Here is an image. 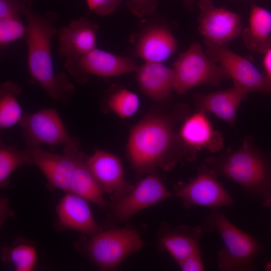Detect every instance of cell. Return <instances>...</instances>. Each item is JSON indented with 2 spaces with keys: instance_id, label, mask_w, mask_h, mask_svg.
Wrapping results in <instances>:
<instances>
[{
  "instance_id": "obj_1",
  "label": "cell",
  "mask_w": 271,
  "mask_h": 271,
  "mask_svg": "<svg viewBox=\"0 0 271 271\" xmlns=\"http://www.w3.org/2000/svg\"><path fill=\"white\" fill-rule=\"evenodd\" d=\"M184 108L179 107L170 114L149 113L132 127L126 153L138 176L156 173L158 168L170 171L185 158L182 143L174 129Z\"/></svg>"
},
{
  "instance_id": "obj_2",
  "label": "cell",
  "mask_w": 271,
  "mask_h": 271,
  "mask_svg": "<svg viewBox=\"0 0 271 271\" xmlns=\"http://www.w3.org/2000/svg\"><path fill=\"white\" fill-rule=\"evenodd\" d=\"M24 17L27 19L25 38L31 78L52 99L66 105L70 103L75 86L66 74L55 71L52 57V40L58 31V14L49 11L42 15L31 10Z\"/></svg>"
},
{
  "instance_id": "obj_3",
  "label": "cell",
  "mask_w": 271,
  "mask_h": 271,
  "mask_svg": "<svg viewBox=\"0 0 271 271\" xmlns=\"http://www.w3.org/2000/svg\"><path fill=\"white\" fill-rule=\"evenodd\" d=\"M205 165L249 194L264 200L271 194V161L249 138L236 150L208 158Z\"/></svg>"
},
{
  "instance_id": "obj_4",
  "label": "cell",
  "mask_w": 271,
  "mask_h": 271,
  "mask_svg": "<svg viewBox=\"0 0 271 271\" xmlns=\"http://www.w3.org/2000/svg\"><path fill=\"white\" fill-rule=\"evenodd\" d=\"M87 237L82 235L79 237L74 243V248L102 270L115 269L145 245L140 232L131 225L102 229Z\"/></svg>"
},
{
  "instance_id": "obj_5",
  "label": "cell",
  "mask_w": 271,
  "mask_h": 271,
  "mask_svg": "<svg viewBox=\"0 0 271 271\" xmlns=\"http://www.w3.org/2000/svg\"><path fill=\"white\" fill-rule=\"evenodd\" d=\"M203 228L216 231L222 240L224 247L217 253L220 270L248 271L253 268L260 246L250 234L238 228L215 208L204 218Z\"/></svg>"
},
{
  "instance_id": "obj_6",
  "label": "cell",
  "mask_w": 271,
  "mask_h": 271,
  "mask_svg": "<svg viewBox=\"0 0 271 271\" xmlns=\"http://www.w3.org/2000/svg\"><path fill=\"white\" fill-rule=\"evenodd\" d=\"M173 69L174 90L179 94L201 84L217 86L223 80L229 79L224 69L211 60L196 42L178 57Z\"/></svg>"
},
{
  "instance_id": "obj_7",
  "label": "cell",
  "mask_w": 271,
  "mask_h": 271,
  "mask_svg": "<svg viewBox=\"0 0 271 271\" xmlns=\"http://www.w3.org/2000/svg\"><path fill=\"white\" fill-rule=\"evenodd\" d=\"M64 67L71 79L79 84L86 83L89 74L105 77L116 76L136 71L138 68L128 57L96 47L85 54L66 58Z\"/></svg>"
},
{
  "instance_id": "obj_8",
  "label": "cell",
  "mask_w": 271,
  "mask_h": 271,
  "mask_svg": "<svg viewBox=\"0 0 271 271\" xmlns=\"http://www.w3.org/2000/svg\"><path fill=\"white\" fill-rule=\"evenodd\" d=\"M80 142L78 138L72 137L64 145L62 154H56L43 150L40 146H27L34 165L43 173L50 189L69 191L70 184L76 169L77 161L81 155Z\"/></svg>"
},
{
  "instance_id": "obj_9",
  "label": "cell",
  "mask_w": 271,
  "mask_h": 271,
  "mask_svg": "<svg viewBox=\"0 0 271 271\" xmlns=\"http://www.w3.org/2000/svg\"><path fill=\"white\" fill-rule=\"evenodd\" d=\"M217 177L209 168L202 165L195 178L188 182L176 184L173 195L180 198L187 209L193 206L214 209L232 205V198Z\"/></svg>"
},
{
  "instance_id": "obj_10",
  "label": "cell",
  "mask_w": 271,
  "mask_h": 271,
  "mask_svg": "<svg viewBox=\"0 0 271 271\" xmlns=\"http://www.w3.org/2000/svg\"><path fill=\"white\" fill-rule=\"evenodd\" d=\"M207 56L226 71L233 85L246 92L271 95V87L261 73L249 60L234 53L226 45L206 46Z\"/></svg>"
},
{
  "instance_id": "obj_11",
  "label": "cell",
  "mask_w": 271,
  "mask_h": 271,
  "mask_svg": "<svg viewBox=\"0 0 271 271\" xmlns=\"http://www.w3.org/2000/svg\"><path fill=\"white\" fill-rule=\"evenodd\" d=\"M198 30L204 44L226 45L242 32L240 16L222 7H217L211 0H199Z\"/></svg>"
},
{
  "instance_id": "obj_12",
  "label": "cell",
  "mask_w": 271,
  "mask_h": 271,
  "mask_svg": "<svg viewBox=\"0 0 271 271\" xmlns=\"http://www.w3.org/2000/svg\"><path fill=\"white\" fill-rule=\"evenodd\" d=\"M174 196L157 173L149 174L140 180L120 199L111 201V216L123 222L138 212Z\"/></svg>"
},
{
  "instance_id": "obj_13",
  "label": "cell",
  "mask_w": 271,
  "mask_h": 271,
  "mask_svg": "<svg viewBox=\"0 0 271 271\" xmlns=\"http://www.w3.org/2000/svg\"><path fill=\"white\" fill-rule=\"evenodd\" d=\"M19 123L26 147L64 145L72 138L54 108H46L24 115Z\"/></svg>"
},
{
  "instance_id": "obj_14",
  "label": "cell",
  "mask_w": 271,
  "mask_h": 271,
  "mask_svg": "<svg viewBox=\"0 0 271 271\" xmlns=\"http://www.w3.org/2000/svg\"><path fill=\"white\" fill-rule=\"evenodd\" d=\"M178 133L188 160L194 159L197 151L216 153L223 147L222 136L214 128L206 112L200 109L185 117Z\"/></svg>"
},
{
  "instance_id": "obj_15",
  "label": "cell",
  "mask_w": 271,
  "mask_h": 271,
  "mask_svg": "<svg viewBox=\"0 0 271 271\" xmlns=\"http://www.w3.org/2000/svg\"><path fill=\"white\" fill-rule=\"evenodd\" d=\"M86 162L104 193L110 195L111 201L122 198L134 187L125 180L122 163L116 155L97 150L87 156Z\"/></svg>"
},
{
  "instance_id": "obj_16",
  "label": "cell",
  "mask_w": 271,
  "mask_h": 271,
  "mask_svg": "<svg viewBox=\"0 0 271 271\" xmlns=\"http://www.w3.org/2000/svg\"><path fill=\"white\" fill-rule=\"evenodd\" d=\"M55 223L58 231L70 230L91 236L102 229L97 224L87 201L67 192L56 206Z\"/></svg>"
},
{
  "instance_id": "obj_17",
  "label": "cell",
  "mask_w": 271,
  "mask_h": 271,
  "mask_svg": "<svg viewBox=\"0 0 271 271\" xmlns=\"http://www.w3.org/2000/svg\"><path fill=\"white\" fill-rule=\"evenodd\" d=\"M99 26L84 16L60 28L57 35L58 52L65 58L84 54L95 48Z\"/></svg>"
},
{
  "instance_id": "obj_18",
  "label": "cell",
  "mask_w": 271,
  "mask_h": 271,
  "mask_svg": "<svg viewBox=\"0 0 271 271\" xmlns=\"http://www.w3.org/2000/svg\"><path fill=\"white\" fill-rule=\"evenodd\" d=\"M203 228L183 225L173 227L162 222L157 234L160 250L167 251L178 264L186 257L200 250V239Z\"/></svg>"
},
{
  "instance_id": "obj_19",
  "label": "cell",
  "mask_w": 271,
  "mask_h": 271,
  "mask_svg": "<svg viewBox=\"0 0 271 271\" xmlns=\"http://www.w3.org/2000/svg\"><path fill=\"white\" fill-rule=\"evenodd\" d=\"M177 42L166 26L154 25L145 28L139 35L136 52L145 62H161L176 51Z\"/></svg>"
},
{
  "instance_id": "obj_20",
  "label": "cell",
  "mask_w": 271,
  "mask_h": 271,
  "mask_svg": "<svg viewBox=\"0 0 271 271\" xmlns=\"http://www.w3.org/2000/svg\"><path fill=\"white\" fill-rule=\"evenodd\" d=\"M136 72L141 90L153 100L166 99L174 90V70L161 62H145Z\"/></svg>"
},
{
  "instance_id": "obj_21",
  "label": "cell",
  "mask_w": 271,
  "mask_h": 271,
  "mask_svg": "<svg viewBox=\"0 0 271 271\" xmlns=\"http://www.w3.org/2000/svg\"><path fill=\"white\" fill-rule=\"evenodd\" d=\"M246 94L233 85L229 89L198 95L196 103L198 109L213 113L234 127L239 106Z\"/></svg>"
},
{
  "instance_id": "obj_22",
  "label": "cell",
  "mask_w": 271,
  "mask_h": 271,
  "mask_svg": "<svg viewBox=\"0 0 271 271\" xmlns=\"http://www.w3.org/2000/svg\"><path fill=\"white\" fill-rule=\"evenodd\" d=\"M246 47L251 51L263 54L271 47V12L252 3L249 22L242 32Z\"/></svg>"
},
{
  "instance_id": "obj_23",
  "label": "cell",
  "mask_w": 271,
  "mask_h": 271,
  "mask_svg": "<svg viewBox=\"0 0 271 271\" xmlns=\"http://www.w3.org/2000/svg\"><path fill=\"white\" fill-rule=\"evenodd\" d=\"M87 155L82 152L77 161L69 191L91 202L101 208L107 203L104 192L90 171L86 162Z\"/></svg>"
},
{
  "instance_id": "obj_24",
  "label": "cell",
  "mask_w": 271,
  "mask_h": 271,
  "mask_svg": "<svg viewBox=\"0 0 271 271\" xmlns=\"http://www.w3.org/2000/svg\"><path fill=\"white\" fill-rule=\"evenodd\" d=\"M37 246L35 243L19 237L11 245L1 249L2 260L11 264L17 271H32L37 259Z\"/></svg>"
},
{
  "instance_id": "obj_25",
  "label": "cell",
  "mask_w": 271,
  "mask_h": 271,
  "mask_svg": "<svg viewBox=\"0 0 271 271\" xmlns=\"http://www.w3.org/2000/svg\"><path fill=\"white\" fill-rule=\"evenodd\" d=\"M22 91L18 84L6 81L0 86V127L4 129L20 122L23 117V109L17 96Z\"/></svg>"
},
{
  "instance_id": "obj_26",
  "label": "cell",
  "mask_w": 271,
  "mask_h": 271,
  "mask_svg": "<svg viewBox=\"0 0 271 271\" xmlns=\"http://www.w3.org/2000/svg\"><path fill=\"white\" fill-rule=\"evenodd\" d=\"M34 165L29 151L20 150L1 142L0 187L5 188L10 182V176L17 169L24 166Z\"/></svg>"
},
{
  "instance_id": "obj_27",
  "label": "cell",
  "mask_w": 271,
  "mask_h": 271,
  "mask_svg": "<svg viewBox=\"0 0 271 271\" xmlns=\"http://www.w3.org/2000/svg\"><path fill=\"white\" fill-rule=\"evenodd\" d=\"M104 104L107 108L121 118L134 115L140 107L137 94L124 88H111L106 93Z\"/></svg>"
},
{
  "instance_id": "obj_28",
  "label": "cell",
  "mask_w": 271,
  "mask_h": 271,
  "mask_svg": "<svg viewBox=\"0 0 271 271\" xmlns=\"http://www.w3.org/2000/svg\"><path fill=\"white\" fill-rule=\"evenodd\" d=\"M27 26L20 15L0 18V48L3 50L11 43L25 38Z\"/></svg>"
},
{
  "instance_id": "obj_29",
  "label": "cell",
  "mask_w": 271,
  "mask_h": 271,
  "mask_svg": "<svg viewBox=\"0 0 271 271\" xmlns=\"http://www.w3.org/2000/svg\"><path fill=\"white\" fill-rule=\"evenodd\" d=\"M32 0H0V18L20 15L32 10Z\"/></svg>"
},
{
  "instance_id": "obj_30",
  "label": "cell",
  "mask_w": 271,
  "mask_h": 271,
  "mask_svg": "<svg viewBox=\"0 0 271 271\" xmlns=\"http://www.w3.org/2000/svg\"><path fill=\"white\" fill-rule=\"evenodd\" d=\"M126 4L129 12L139 18L154 14L157 7V0H126Z\"/></svg>"
},
{
  "instance_id": "obj_31",
  "label": "cell",
  "mask_w": 271,
  "mask_h": 271,
  "mask_svg": "<svg viewBox=\"0 0 271 271\" xmlns=\"http://www.w3.org/2000/svg\"><path fill=\"white\" fill-rule=\"evenodd\" d=\"M122 0H86L90 12L99 16L113 13L120 5Z\"/></svg>"
},
{
  "instance_id": "obj_32",
  "label": "cell",
  "mask_w": 271,
  "mask_h": 271,
  "mask_svg": "<svg viewBox=\"0 0 271 271\" xmlns=\"http://www.w3.org/2000/svg\"><path fill=\"white\" fill-rule=\"evenodd\" d=\"M183 271H202L204 265L202 259L200 249L192 253L178 263Z\"/></svg>"
},
{
  "instance_id": "obj_33",
  "label": "cell",
  "mask_w": 271,
  "mask_h": 271,
  "mask_svg": "<svg viewBox=\"0 0 271 271\" xmlns=\"http://www.w3.org/2000/svg\"><path fill=\"white\" fill-rule=\"evenodd\" d=\"M263 74L268 85L271 87V47L263 53Z\"/></svg>"
},
{
  "instance_id": "obj_34",
  "label": "cell",
  "mask_w": 271,
  "mask_h": 271,
  "mask_svg": "<svg viewBox=\"0 0 271 271\" xmlns=\"http://www.w3.org/2000/svg\"><path fill=\"white\" fill-rule=\"evenodd\" d=\"M1 207L5 209L4 212H1V224L2 225L6 218L8 217V215H11L14 213H12L11 210H10L8 207V200H7V198H2L1 199Z\"/></svg>"
},
{
  "instance_id": "obj_35",
  "label": "cell",
  "mask_w": 271,
  "mask_h": 271,
  "mask_svg": "<svg viewBox=\"0 0 271 271\" xmlns=\"http://www.w3.org/2000/svg\"><path fill=\"white\" fill-rule=\"evenodd\" d=\"M184 5V6L187 8V9L189 11L191 12L193 11V4L195 2L198 1L199 0H180Z\"/></svg>"
},
{
  "instance_id": "obj_36",
  "label": "cell",
  "mask_w": 271,
  "mask_h": 271,
  "mask_svg": "<svg viewBox=\"0 0 271 271\" xmlns=\"http://www.w3.org/2000/svg\"><path fill=\"white\" fill-rule=\"evenodd\" d=\"M263 205L267 207L271 208V194L266 199L263 200Z\"/></svg>"
},
{
  "instance_id": "obj_37",
  "label": "cell",
  "mask_w": 271,
  "mask_h": 271,
  "mask_svg": "<svg viewBox=\"0 0 271 271\" xmlns=\"http://www.w3.org/2000/svg\"><path fill=\"white\" fill-rule=\"evenodd\" d=\"M265 270L267 271H271V260H270L266 265Z\"/></svg>"
},
{
  "instance_id": "obj_38",
  "label": "cell",
  "mask_w": 271,
  "mask_h": 271,
  "mask_svg": "<svg viewBox=\"0 0 271 271\" xmlns=\"http://www.w3.org/2000/svg\"><path fill=\"white\" fill-rule=\"evenodd\" d=\"M232 1H233V0H232Z\"/></svg>"
}]
</instances>
